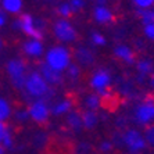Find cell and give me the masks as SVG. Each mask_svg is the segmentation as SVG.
<instances>
[{
  "instance_id": "1",
  "label": "cell",
  "mask_w": 154,
  "mask_h": 154,
  "mask_svg": "<svg viewBox=\"0 0 154 154\" xmlns=\"http://www.w3.org/2000/svg\"><path fill=\"white\" fill-rule=\"evenodd\" d=\"M24 89L25 92L33 99H43V100H47L49 97L51 96V89L49 83L45 81L42 75H40L39 71H33L29 72L25 78V85H24Z\"/></svg>"
},
{
  "instance_id": "2",
  "label": "cell",
  "mask_w": 154,
  "mask_h": 154,
  "mask_svg": "<svg viewBox=\"0 0 154 154\" xmlns=\"http://www.w3.org/2000/svg\"><path fill=\"white\" fill-rule=\"evenodd\" d=\"M45 63L58 72L67 71L71 64V51L64 46H54L47 50Z\"/></svg>"
},
{
  "instance_id": "3",
  "label": "cell",
  "mask_w": 154,
  "mask_h": 154,
  "mask_svg": "<svg viewBox=\"0 0 154 154\" xmlns=\"http://www.w3.org/2000/svg\"><path fill=\"white\" fill-rule=\"evenodd\" d=\"M6 71H7L11 83H13L15 89H24L26 78L25 63L21 58H11L6 65Z\"/></svg>"
},
{
  "instance_id": "4",
  "label": "cell",
  "mask_w": 154,
  "mask_h": 154,
  "mask_svg": "<svg viewBox=\"0 0 154 154\" xmlns=\"http://www.w3.org/2000/svg\"><path fill=\"white\" fill-rule=\"evenodd\" d=\"M53 35L56 39L63 43H72L78 39L76 29L68 20L64 18H60L53 24Z\"/></svg>"
},
{
  "instance_id": "5",
  "label": "cell",
  "mask_w": 154,
  "mask_h": 154,
  "mask_svg": "<svg viewBox=\"0 0 154 154\" xmlns=\"http://www.w3.org/2000/svg\"><path fill=\"white\" fill-rule=\"evenodd\" d=\"M122 142H124V146L128 149L131 154L142 153L147 146L144 136L137 129H126L125 132L122 133Z\"/></svg>"
},
{
  "instance_id": "6",
  "label": "cell",
  "mask_w": 154,
  "mask_h": 154,
  "mask_svg": "<svg viewBox=\"0 0 154 154\" xmlns=\"http://www.w3.org/2000/svg\"><path fill=\"white\" fill-rule=\"evenodd\" d=\"M14 28L20 29L21 32L28 35L31 39L42 40V38H43L42 31L38 28L35 18H33L31 14H22L20 18H17L14 21Z\"/></svg>"
},
{
  "instance_id": "7",
  "label": "cell",
  "mask_w": 154,
  "mask_h": 154,
  "mask_svg": "<svg viewBox=\"0 0 154 154\" xmlns=\"http://www.w3.org/2000/svg\"><path fill=\"white\" fill-rule=\"evenodd\" d=\"M133 119L137 125L149 126L154 121V99L149 97L135 108Z\"/></svg>"
},
{
  "instance_id": "8",
  "label": "cell",
  "mask_w": 154,
  "mask_h": 154,
  "mask_svg": "<svg viewBox=\"0 0 154 154\" xmlns=\"http://www.w3.org/2000/svg\"><path fill=\"white\" fill-rule=\"evenodd\" d=\"M29 118L32 121L38 122V124H45L50 115V106L47 104L46 100L43 99H38L35 100L28 108Z\"/></svg>"
},
{
  "instance_id": "9",
  "label": "cell",
  "mask_w": 154,
  "mask_h": 154,
  "mask_svg": "<svg viewBox=\"0 0 154 154\" xmlns=\"http://www.w3.org/2000/svg\"><path fill=\"white\" fill-rule=\"evenodd\" d=\"M110 85H111V74H110L108 69L100 68L93 72V75L90 78V86H92L99 94L107 92Z\"/></svg>"
},
{
  "instance_id": "10",
  "label": "cell",
  "mask_w": 154,
  "mask_h": 154,
  "mask_svg": "<svg viewBox=\"0 0 154 154\" xmlns=\"http://www.w3.org/2000/svg\"><path fill=\"white\" fill-rule=\"evenodd\" d=\"M39 72H40V75L45 78V81L49 83V86L50 85L57 86V85H61V83H63V79H64L63 74L56 71V69H53V68H50L46 63H43V64L40 65Z\"/></svg>"
},
{
  "instance_id": "11",
  "label": "cell",
  "mask_w": 154,
  "mask_h": 154,
  "mask_svg": "<svg viewBox=\"0 0 154 154\" xmlns=\"http://www.w3.org/2000/svg\"><path fill=\"white\" fill-rule=\"evenodd\" d=\"M114 56L118 60L124 61L129 65L136 64V58H135V51L128 46V45H124V43H119L114 47Z\"/></svg>"
},
{
  "instance_id": "12",
  "label": "cell",
  "mask_w": 154,
  "mask_h": 154,
  "mask_svg": "<svg viewBox=\"0 0 154 154\" xmlns=\"http://www.w3.org/2000/svg\"><path fill=\"white\" fill-rule=\"evenodd\" d=\"M22 50L26 56L29 57H40L43 54V45H42V40H38V39H29L24 43L22 46Z\"/></svg>"
},
{
  "instance_id": "13",
  "label": "cell",
  "mask_w": 154,
  "mask_h": 154,
  "mask_svg": "<svg viewBox=\"0 0 154 154\" xmlns=\"http://www.w3.org/2000/svg\"><path fill=\"white\" fill-rule=\"evenodd\" d=\"M93 18L99 24H110L114 20V15L107 6H96L93 10Z\"/></svg>"
},
{
  "instance_id": "14",
  "label": "cell",
  "mask_w": 154,
  "mask_h": 154,
  "mask_svg": "<svg viewBox=\"0 0 154 154\" xmlns=\"http://www.w3.org/2000/svg\"><path fill=\"white\" fill-rule=\"evenodd\" d=\"M136 69H137V74H139V82H143V79L146 78V76L151 75L154 72V65H153V61L147 60V58H144V60H140L136 63Z\"/></svg>"
},
{
  "instance_id": "15",
  "label": "cell",
  "mask_w": 154,
  "mask_h": 154,
  "mask_svg": "<svg viewBox=\"0 0 154 154\" xmlns=\"http://www.w3.org/2000/svg\"><path fill=\"white\" fill-rule=\"evenodd\" d=\"M72 110V101L69 99H63V100L57 101L50 107V114L53 115H64L68 114Z\"/></svg>"
},
{
  "instance_id": "16",
  "label": "cell",
  "mask_w": 154,
  "mask_h": 154,
  "mask_svg": "<svg viewBox=\"0 0 154 154\" xmlns=\"http://www.w3.org/2000/svg\"><path fill=\"white\" fill-rule=\"evenodd\" d=\"M75 58L79 65H90L94 61L93 53L86 47H78L75 51Z\"/></svg>"
},
{
  "instance_id": "17",
  "label": "cell",
  "mask_w": 154,
  "mask_h": 154,
  "mask_svg": "<svg viewBox=\"0 0 154 154\" xmlns=\"http://www.w3.org/2000/svg\"><path fill=\"white\" fill-rule=\"evenodd\" d=\"M67 125L69 129H72L74 132H79L83 128L82 125V114L78 111H69L67 114Z\"/></svg>"
},
{
  "instance_id": "18",
  "label": "cell",
  "mask_w": 154,
  "mask_h": 154,
  "mask_svg": "<svg viewBox=\"0 0 154 154\" xmlns=\"http://www.w3.org/2000/svg\"><path fill=\"white\" fill-rule=\"evenodd\" d=\"M97 124H99V115L96 114V111L86 110L85 112H82V125L85 129H93Z\"/></svg>"
},
{
  "instance_id": "19",
  "label": "cell",
  "mask_w": 154,
  "mask_h": 154,
  "mask_svg": "<svg viewBox=\"0 0 154 154\" xmlns=\"http://www.w3.org/2000/svg\"><path fill=\"white\" fill-rule=\"evenodd\" d=\"M83 104H85V108L89 110V111H96L99 110L101 104V97L99 96L97 93H92V94H88L83 100Z\"/></svg>"
},
{
  "instance_id": "20",
  "label": "cell",
  "mask_w": 154,
  "mask_h": 154,
  "mask_svg": "<svg viewBox=\"0 0 154 154\" xmlns=\"http://www.w3.org/2000/svg\"><path fill=\"white\" fill-rule=\"evenodd\" d=\"M2 6L7 13H13V14H17L22 10V0H2Z\"/></svg>"
},
{
  "instance_id": "21",
  "label": "cell",
  "mask_w": 154,
  "mask_h": 154,
  "mask_svg": "<svg viewBox=\"0 0 154 154\" xmlns=\"http://www.w3.org/2000/svg\"><path fill=\"white\" fill-rule=\"evenodd\" d=\"M11 115V106L6 99L0 97V122H4L10 118Z\"/></svg>"
},
{
  "instance_id": "22",
  "label": "cell",
  "mask_w": 154,
  "mask_h": 154,
  "mask_svg": "<svg viewBox=\"0 0 154 154\" xmlns=\"http://www.w3.org/2000/svg\"><path fill=\"white\" fill-rule=\"evenodd\" d=\"M137 13H139V17H140V20H142V22H143V25L144 24L154 22V10L146 8V10H139Z\"/></svg>"
},
{
  "instance_id": "23",
  "label": "cell",
  "mask_w": 154,
  "mask_h": 154,
  "mask_svg": "<svg viewBox=\"0 0 154 154\" xmlns=\"http://www.w3.org/2000/svg\"><path fill=\"white\" fill-rule=\"evenodd\" d=\"M57 13L61 15V18H64V20H68L69 17L72 15V10H71V6H69L67 2L65 3H61L57 8Z\"/></svg>"
},
{
  "instance_id": "24",
  "label": "cell",
  "mask_w": 154,
  "mask_h": 154,
  "mask_svg": "<svg viewBox=\"0 0 154 154\" xmlns=\"http://www.w3.org/2000/svg\"><path fill=\"white\" fill-rule=\"evenodd\" d=\"M144 139H146V143L149 146L154 147V125H149L144 129Z\"/></svg>"
},
{
  "instance_id": "25",
  "label": "cell",
  "mask_w": 154,
  "mask_h": 154,
  "mask_svg": "<svg viewBox=\"0 0 154 154\" xmlns=\"http://www.w3.org/2000/svg\"><path fill=\"white\" fill-rule=\"evenodd\" d=\"M90 42H92V45H94V46H104V45L107 43L106 42V38L99 32H92V35H90Z\"/></svg>"
},
{
  "instance_id": "26",
  "label": "cell",
  "mask_w": 154,
  "mask_h": 154,
  "mask_svg": "<svg viewBox=\"0 0 154 154\" xmlns=\"http://www.w3.org/2000/svg\"><path fill=\"white\" fill-rule=\"evenodd\" d=\"M79 74H81V69H79V65L78 64H69V67L67 68V76L69 79H78L79 78Z\"/></svg>"
},
{
  "instance_id": "27",
  "label": "cell",
  "mask_w": 154,
  "mask_h": 154,
  "mask_svg": "<svg viewBox=\"0 0 154 154\" xmlns=\"http://www.w3.org/2000/svg\"><path fill=\"white\" fill-rule=\"evenodd\" d=\"M143 33L149 40H154V22L144 24L143 25Z\"/></svg>"
},
{
  "instance_id": "28",
  "label": "cell",
  "mask_w": 154,
  "mask_h": 154,
  "mask_svg": "<svg viewBox=\"0 0 154 154\" xmlns=\"http://www.w3.org/2000/svg\"><path fill=\"white\" fill-rule=\"evenodd\" d=\"M133 4L136 6L140 10H146V8H150L154 4V0H132Z\"/></svg>"
},
{
  "instance_id": "29",
  "label": "cell",
  "mask_w": 154,
  "mask_h": 154,
  "mask_svg": "<svg viewBox=\"0 0 154 154\" xmlns=\"http://www.w3.org/2000/svg\"><path fill=\"white\" fill-rule=\"evenodd\" d=\"M68 4L71 6L72 13H76V11H81L85 7V0H69Z\"/></svg>"
},
{
  "instance_id": "30",
  "label": "cell",
  "mask_w": 154,
  "mask_h": 154,
  "mask_svg": "<svg viewBox=\"0 0 154 154\" xmlns=\"http://www.w3.org/2000/svg\"><path fill=\"white\" fill-rule=\"evenodd\" d=\"M112 147H114L112 142H110V140H104V142H101V143H100L99 149H100L101 153H108V151L112 150Z\"/></svg>"
},
{
  "instance_id": "31",
  "label": "cell",
  "mask_w": 154,
  "mask_h": 154,
  "mask_svg": "<svg viewBox=\"0 0 154 154\" xmlns=\"http://www.w3.org/2000/svg\"><path fill=\"white\" fill-rule=\"evenodd\" d=\"M13 144H14V142H13V136H11L10 132H7V133H6V136H4V139H3L2 146L7 150V149H11V147H13Z\"/></svg>"
},
{
  "instance_id": "32",
  "label": "cell",
  "mask_w": 154,
  "mask_h": 154,
  "mask_svg": "<svg viewBox=\"0 0 154 154\" xmlns=\"http://www.w3.org/2000/svg\"><path fill=\"white\" fill-rule=\"evenodd\" d=\"M15 118H17V121H20V122H25L26 119L29 118L28 110H20V111L15 114Z\"/></svg>"
},
{
  "instance_id": "33",
  "label": "cell",
  "mask_w": 154,
  "mask_h": 154,
  "mask_svg": "<svg viewBox=\"0 0 154 154\" xmlns=\"http://www.w3.org/2000/svg\"><path fill=\"white\" fill-rule=\"evenodd\" d=\"M7 132H8L7 125H6L4 122H0V146H2V143H3V139H4V136H6V133Z\"/></svg>"
},
{
  "instance_id": "34",
  "label": "cell",
  "mask_w": 154,
  "mask_h": 154,
  "mask_svg": "<svg viewBox=\"0 0 154 154\" xmlns=\"http://www.w3.org/2000/svg\"><path fill=\"white\" fill-rule=\"evenodd\" d=\"M6 21H7V18H6V14L3 13V10H0V28H2V26H4Z\"/></svg>"
},
{
  "instance_id": "35",
  "label": "cell",
  "mask_w": 154,
  "mask_h": 154,
  "mask_svg": "<svg viewBox=\"0 0 154 154\" xmlns=\"http://www.w3.org/2000/svg\"><path fill=\"white\" fill-rule=\"evenodd\" d=\"M150 85H151V88L154 89V72L151 74V76H150Z\"/></svg>"
},
{
  "instance_id": "36",
  "label": "cell",
  "mask_w": 154,
  "mask_h": 154,
  "mask_svg": "<svg viewBox=\"0 0 154 154\" xmlns=\"http://www.w3.org/2000/svg\"><path fill=\"white\" fill-rule=\"evenodd\" d=\"M0 154H6V149L3 146H0Z\"/></svg>"
},
{
  "instance_id": "37",
  "label": "cell",
  "mask_w": 154,
  "mask_h": 154,
  "mask_svg": "<svg viewBox=\"0 0 154 154\" xmlns=\"http://www.w3.org/2000/svg\"><path fill=\"white\" fill-rule=\"evenodd\" d=\"M3 50V39H2V38H0V51Z\"/></svg>"
},
{
  "instance_id": "38",
  "label": "cell",
  "mask_w": 154,
  "mask_h": 154,
  "mask_svg": "<svg viewBox=\"0 0 154 154\" xmlns=\"http://www.w3.org/2000/svg\"><path fill=\"white\" fill-rule=\"evenodd\" d=\"M0 3H2V0H0Z\"/></svg>"
}]
</instances>
